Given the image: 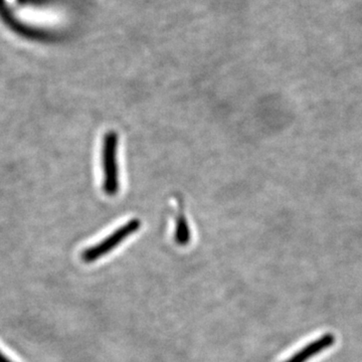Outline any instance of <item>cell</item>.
<instances>
[{"instance_id":"cell-5","label":"cell","mask_w":362,"mask_h":362,"mask_svg":"<svg viewBox=\"0 0 362 362\" xmlns=\"http://www.w3.org/2000/svg\"><path fill=\"white\" fill-rule=\"evenodd\" d=\"M0 362H13L11 359L7 358L1 351H0Z\"/></svg>"},{"instance_id":"cell-3","label":"cell","mask_w":362,"mask_h":362,"mask_svg":"<svg viewBox=\"0 0 362 362\" xmlns=\"http://www.w3.org/2000/svg\"><path fill=\"white\" fill-rule=\"evenodd\" d=\"M335 341H337V338H335L334 334L326 333L322 337H318L313 341L305 345L299 351L295 352L292 356L286 359L284 362H307L310 361L311 358L318 356L324 350L332 347Z\"/></svg>"},{"instance_id":"cell-2","label":"cell","mask_w":362,"mask_h":362,"mask_svg":"<svg viewBox=\"0 0 362 362\" xmlns=\"http://www.w3.org/2000/svg\"><path fill=\"white\" fill-rule=\"evenodd\" d=\"M140 226H141V221L137 220V218H133V220L124 223L122 226L117 228L115 232L109 235L106 239L102 240L101 242L98 243L94 246L87 247L82 252L83 261L87 264L94 263V262L101 259L102 257L110 254L117 247L120 246L124 240H127L133 233L138 232Z\"/></svg>"},{"instance_id":"cell-1","label":"cell","mask_w":362,"mask_h":362,"mask_svg":"<svg viewBox=\"0 0 362 362\" xmlns=\"http://www.w3.org/2000/svg\"><path fill=\"white\" fill-rule=\"evenodd\" d=\"M118 134L115 131H109L103 138L102 145V166H103V192L109 197L118 194L120 188L119 181Z\"/></svg>"},{"instance_id":"cell-4","label":"cell","mask_w":362,"mask_h":362,"mask_svg":"<svg viewBox=\"0 0 362 362\" xmlns=\"http://www.w3.org/2000/svg\"><path fill=\"white\" fill-rule=\"evenodd\" d=\"M192 240L189 223H188L187 216L183 213V209H180V213L175 218V240L176 244L180 247L187 246Z\"/></svg>"}]
</instances>
